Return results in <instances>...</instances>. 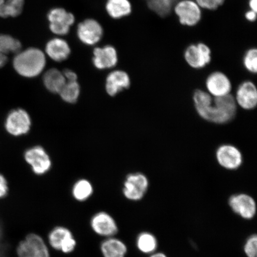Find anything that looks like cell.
Returning a JSON list of instances; mask_svg holds the SVG:
<instances>
[{
  "instance_id": "6da1fadb",
  "label": "cell",
  "mask_w": 257,
  "mask_h": 257,
  "mask_svg": "<svg viewBox=\"0 0 257 257\" xmlns=\"http://www.w3.org/2000/svg\"><path fill=\"white\" fill-rule=\"evenodd\" d=\"M193 101L198 114L211 123L226 124L236 114L237 105L231 94L213 98L207 91L197 89L193 95Z\"/></svg>"
},
{
  "instance_id": "7a4b0ae2",
  "label": "cell",
  "mask_w": 257,
  "mask_h": 257,
  "mask_svg": "<svg viewBox=\"0 0 257 257\" xmlns=\"http://www.w3.org/2000/svg\"><path fill=\"white\" fill-rule=\"evenodd\" d=\"M13 64L19 75L26 78H34L43 72L46 64V56L38 48H30L19 51Z\"/></svg>"
},
{
  "instance_id": "3957f363",
  "label": "cell",
  "mask_w": 257,
  "mask_h": 257,
  "mask_svg": "<svg viewBox=\"0 0 257 257\" xmlns=\"http://www.w3.org/2000/svg\"><path fill=\"white\" fill-rule=\"evenodd\" d=\"M19 257H51L47 242L40 234H28L17 247Z\"/></svg>"
},
{
  "instance_id": "277c9868",
  "label": "cell",
  "mask_w": 257,
  "mask_h": 257,
  "mask_svg": "<svg viewBox=\"0 0 257 257\" xmlns=\"http://www.w3.org/2000/svg\"><path fill=\"white\" fill-rule=\"evenodd\" d=\"M48 242L51 248L65 254L73 252L77 245L72 231L63 226H58L51 230L48 234Z\"/></svg>"
},
{
  "instance_id": "5b68a950",
  "label": "cell",
  "mask_w": 257,
  "mask_h": 257,
  "mask_svg": "<svg viewBox=\"0 0 257 257\" xmlns=\"http://www.w3.org/2000/svg\"><path fill=\"white\" fill-rule=\"evenodd\" d=\"M180 24L193 27L200 23L202 18V9L195 0H181L175 3L173 8Z\"/></svg>"
},
{
  "instance_id": "8992f818",
  "label": "cell",
  "mask_w": 257,
  "mask_h": 257,
  "mask_svg": "<svg viewBox=\"0 0 257 257\" xmlns=\"http://www.w3.org/2000/svg\"><path fill=\"white\" fill-rule=\"evenodd\" d=\"M149 187L147 177L141 173L128 175L125 179L123 194L128 200L138 201L142 200Z\"/></svg>"
},
{
  "instance_id": "52a82bcc",
  "label": "cell",
  "mask_w": 257,
  "mask_h": 257,
  "mask_svg": "<svg viewBox=\"0 0 257 257\" xmlns=\"http://www.w3.org/2000/svg\"><path fill=\"white\" fill-rule=\"evenodd\" d=\"M184 59L192 68L203 69L211 63V50L206 44H192L186 47L184 52Z\"/></svg>"
},
{
  "instance_id": "ba28073f",
  "label": "cell",
  "mask_w": 257,
  "mask_h": 257,
  "mask_svg": "<svg viewBox=\"0 0 257 257\" xmlns=\"http://www.w3.org/2000/svg\"><path fill=\"white\" fill-rule=\"evenodd\" d=\"M90 226L96 234L105 238L115 236L118 231L116 221L106 211H99L93 215Z\"/></svg>"
},
{
  "instance_id": "9c48e42d",
  "label": "cell",
  "mask_w": 257,
  "mask_h": 257,
  "mask_svg": "<svg viewBox=\"0 0 257 257\" xmlns=\"http://www.w3.org/2000/svg\"><path fill=\"white\" fill-rule=\"evenodd\" d=\"M217 162L221 168L236 170L242 165L243 157L239 149L231 144H223L216 152Z\"/></svg>"
},
{
  "instance_id": "30bf717a",
  "label": "cell",
  "mask_w": 257,
  "mask_h": 257,
  "mask_svg": "<svg viewBox=\"0 0 257 257\" xmlns=\"http://www.w3.org/2000/svg\"><path fill=\"white\" fill-rule=\"evenodd\" d=\"M50 30L57 35H65L75 22V17L71 13L62 8L51 9L48 14Z\"/></svg>"
},
{
  "instance_id": "8fae6325",
  "label": "cell",
  "mask_w": 257,
  "mask_h": 257,
  "mask_svg": "<svg viewBox=\"0 0 257 257\" xmlns=\"http://www.w3.org/2000/svg\"><path fill=\"white\" fill-rule=\"evenodd\" d=\"M31 118L23 109H16L8 114L5 122L8 133L13 136L18 137L27 134L30 130Z\"/></svg>"
},
{
  "instance_id": "7c38bea8",
  "label": "cell",
  "mask_w": 257,
  "mask_h": 257,
  "mask_svg": "<svg viewBox=\"0 0 257 257\" xmlns=\"http://www.w3.org/2000/svg\"><path fill=\"white\" fill-rule=\"evenodd\" d=\"M207 92L213 98L230 94L232 85L226 74L220 71L212 72L205 80Z\"/></svg>"
},
{
  "instance_id": "4fadbf2b",
  "label": "cell",
  "mask_w": 257,
  "mask_h": 257,
  "mask_svg": "<svg viewBox=\"0 0 257 257\" xmlns=\"http://www.w3.org/2000/svg\"><path fill=\"white\" fill-rule=\"evenodd\" d=\"M234 98L237 105L243 110H253L257 105V89L255 83L250 80L241 83Z\"/></svg>"
},
{
  "instance_id": "5bb4252c",
  "label": "cell",
  "mask_w": 257,
  "mask_h": 257,
  "mask_svg": "<svg viewBox=\"0 0 257 257\" xmlns=\"http://www.w3.org/2000/svg\"><path fill=\"white\" fill-rule=\"evenodd\" d=\"M77 35L82 43L93 46L101 40L103 30L101 25L94 19H86L79 24Z\"/></svg>"
},
{
  "instance_id": "9a60e30c",
  "label": "cell",
  "mask_w": 257,
  "mask_h": 257,
  "mask_svg": "<svg viewBox=\"0 0 257 257\" xmlns=\"http://www.w3.org/2000/svg\"><path fill=\"white\" fill-rule=\"evenodd\" d=\"M229 204L234 213L245 219H252L255 216L256 203L253 198L249 195H233L229 198Z\"/></svg>"
},
{
  "instance_id": "2e32d148",
  "label": "cell",
  "mask_w": 257,
  "mask_h": 257,
  "mask_svg": "<svg viewBox=\"0 0 257 257\" xmlns=\"http://www.w3.org/2000/svg\"><path fill=\"white\" fill-rule=\"evenodd\" d=\"M25 158L31 166L33 172L38 175H44L51 168L50 157L41 147L28 150L25 154Z\"/></svg>"
},
{
  "instance_id": "e0dca14e",
  "label": "cell",
  "mask_w": 257,
  "mask_h": 257,
  "mask_svg": "<svg viewBox=\"0 0 257 257\" xmlns=\"http://www.w3.org/2000/svg\"><path fill=\"white\" fill-rule=\"evenodd\" d=\"M92 60L94 65L98 69L111 68L116 65L118 62L117 51L111 46L96 48Z\"/></svg>"
},
{
  "instance_id": "ac0fdd59",
  "label": "cell",
  "mask_w": 257,
  "mask_h": 257,
  "mask_svg": "<svg viewBox=\"0 0 257 257\" xmlns=\"http://www.w3.org/2000/svg\"><path fill=\"white\" fill-rule=\"evenodd\" d=\"M131 79L128 74L123 70H115L109 74L106 80V91L110 96L130 88Z\"/></svg>"
},
{
  "instance_id": "d6986e66",
  "label": "cell",
  "mask_w": 257,
  "mask_h": 257,
  "mask_svg": "<svg viewBox=\"0 0 257 257\" xmlns=\"http://www.w3.org/2000/svg\"><path fill=\"white\" fill-rule=\"evenodd\" d=\"M46 51L47 55L57 62L66 60L71 53L68 43L61 38H54L48 41Z\"/></svg>"
},
{
  "instance_id": "ffe728a7",
  "label": "cell",
  "mask_w": 257,
  "mask_h": 257,
  "mask_svg": "<svg viewBox=\"0 0 257 257\" xmlns=\"http://www.w3.org/2000/svg\"><path fill=\"white\" fill-rule=\"evenodd\" d=\"M100 250L103 257H125L127 248L123 241L113 236L102 241Z\"/></svg>"
},
{
  "instance_id": "44dd1931",
  "label": "cell",
  "mask_w": 257,
  "mask_h": 257,
  "mask_svg": "<svg viewBox=\"0 0 257 257\" xmlns=\"http://www.w3.org/2000/svg\"><path fill=\"white\" fill-rule=\"evenodd\" d=\"M105 8L109 16L115 19L130 15L133 9L128 0H108Z\"/></svg>"
},
{
  "instance_id": "7402d4cb",
  "label": "cell",
  "mask_w": 257,
  "mask_h": 257,
  "mask_svg": "<svg viewBox=\"0 0 257 257\" xmlns=\"http://www.w3.org/2000/svg\"><path fill=\"white\" fill-rule=\"evenodd\" d=\"M44 83L46 87L51 92L59 93L66 82L62 72L56 69H51L45 73Z\"/></svg>"
},
{
  "instance_id": "603a6c76",
  "label": "cell",
  "mask_w": 257,
  "mask_h": 257,
  "mask_svg": "<svg viewBox=\"0 0 257 257\" xmlns=\"http://www.w3.org/2000/svg\"><path fill=\"white\" fill-rule=\"evenodd\" d=\"M24 0H0V17H16L21 14Z\"/></svg>"
},
{
  "instance_id": "cb8c5ba5",
  "label": "cell",
  "mask_w": 257,
  "mask_h": 257,
  "mask_svg": "<svg viewBox=\"0 0 257 257\" xmlns=\"http://www.w3.org/2000/svg\"><path fill=\"white\" fill-rule=\"evenodd\" d=\"M148 8L161 18H166L171 13L178 0H145Z\"/></svg>"
},
{
  "instance_id": "d4e9b609",
  "label": "cell",
  "mask_w": 257,
  "mask_h": 257,
  "mask_svg": "<svg viewBox=\"0 0 257 257\" xmlns=\"http://www.w3.org/2000/svg\"><path fill=\"white\" fill-rule=\"evenodd\" d=\"M94 189L91 182L86 179L77 181L72 188V196L77 201L85 202L91 198Z\"/></svg>"
},
{
  "instance_id": "484cf974",
  "label": "cell",
  "mask_w": 257,
  "mask_h": 257,
  "mask_svg": "<svg viewBox=\"0 0 257 257\" xmlns=\"http://www.w3.org/2000/svg\"><path fill=\"white\" fill-rule=\"evenodd\" d=\"M137 246L141 252L144 253H152L157 249V240L153 234L143 232L138 236Z\"/></svg>"
},
{
  "instance_id": "4316f807",
  "label": "cell",
  "mask_w": 257,
  "mask_h": 257,
  "mask_svg": "<svg viewBox=\"0 0 257 257\" xmlns=\"http://www.w3.org/2000/svg\"><path fill=\"white\" fill-rule=\"evenodd\" d=\"M21 42L8 35H0V53H18L21 51Z\"/></svg>"
},
{
  "instance_id": "83f0119b",
  "label": "cell",
  "mask_w": 257,
  "mask_h": 257,
  "mask_svg": "<svg viewBox=\"0 0 257 257\" xmlns=\"http://www.w3.org/2000/svg\"><path fill=\"white\" fill-rule=\"evenodd\" d=\"M79 93L80 86L77 81H66L59 94L64 101L73 103L78 99Z\"/></svg>"
},
{
  "instance_id": "f1b7e54d",
  "label": "cell",
  "mask_w": 257,
  "mask_h": 257,
  "mask_svg": "<svg viewBox=\"0 0 257 257\" xmlns=\"http://www.w3.org/2000/svg\"><path fill=\"white\" fill-rule=\"evenodd\" d=\"M243 65L248 72L255 74L257 72V50L250 48L247 50L243 57Z\"/></svg>"
},
{
  "instance_id": "f546056e",
  "label": "cell",
  "mask_w": 257,
  "mask_h": 257,
  "mask_svg": "<svg viewBox=\"0 0 257 257\" xmlns=\"http://www.w3.org/2000/svg\"><path fill=\"white\" fill-rule=\"evenodd\" d=\"M256 234H252L248 237L244 246V251L248 257H256Z\"/></svg>"
},
{
  "instance_id": "4dcf8cb0",
  "label": "cell",
  "mask_w": 257,
  "mask_h": 257,
  "mask_svg": "<svg viewBox=\"0 0 257 257\" xmlns=\"http://www.w3.org/2000/svg\"><path fill=\"white\" fill-rule=\"evenodd\" d=\"M202 9L216 11L224 4L225 0H195Z\"/></svg>"
},
{
  "instance_id": "1f68e13d",
  "label": "cell",
  "mask_w": 257,
  "mask_h": 257,
  "mask_svg": "<svg viewBox=\"0 0 257 257\" xmlns=\"http://www.w3.org/2000/svg\"><path fill=\"white\" fill-rule=\"evenodd\" d=\"M9 191L7 180L4 176L0 174V199L5 198Z\"/></svg>"
},
{
  "instance_id": "d6a6232c",
  "label": "cell",
  "mask_w": 257,
  "mask_h": 257,
  "mask_svg": "<svg viewBox=\"0 0 257 257\" xmlns=\"http://www.w3.org/2000/svg\"><path fill=\"white\" fill-rule=\"evenodd\" d=\"M64 78H65L66 81L73 82L77 81L76 74L69 69H66L63 72Z\"/></svg>"
},
{
  "instance_id": "836d02e7",
  "label": "cell",
  "mask_w": 257,
  "mask_h": 257,
  "mask_svg": "<svg viewBox=\"0 0 257 257\" xmlns=\"http://www.w3.org/2000/svg\"><path fill=\"white\" fill-rule=\"evenodd\" d=\"M245 18L247 21L250 22H253L256 19V12L252 11H247L245 14Z\"/></svg>"
},
{
  "instance_id": "e575fe53",
  "label": "cell",
  "mask_w": 257,
  "mask_h": 257,
  "mask_svg": "<svg viewBox=\"0 0 257 257\" xmlns=\"http://www.w3.org/2000/svg\"><path fill=\"white\" fill-rule=\"evenodd\" d=\"M248 6L250 11L257 12V0H249Z\"/></svg>"
},
{
  "instance_id": "d590c367",
  "label": "cell",
  "mask_w": 257,
  "mask_h": 257,
  "mask_svg": "<svg viewBox=\"0 0 257 257\" xmlns=\"http://www.w3.org/2000/svg\"><path fill=\"white\" fill-rule=\"evenodd\" d=\"M7 62V56L5 54L0 53V68L4 66Z\"/></svg>"
},
{
  "instance_id": "8d00e7d4",
  "label": "cell",
  "mask_w": 257,
  "mask_h": 257,
  "mask_svg": "<svg viewBox=\"0 0 257 257\" xmlns=\"http://www.w3.org/2000/svg\"><path fill=\"white\" fill-rule=\"evenodd\" d=\"M151 257H168L167 256L165 253H163L162 252H159L154 253L152 256Z\"/></svg>"
}]
</instances>
